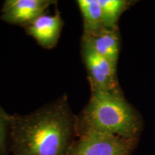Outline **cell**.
<instances>
[{
	"mask_svg": "<svg viewBox=\"0 0 155 155\" xmlns=\"http://www.w3.org/2000/svg\"><path fill=\"white\" fill-rule=\"evenodd\" d=\"M102 9L103 25L111 30H117V22L131 2L125 0H98Z\"/></svg>",
	"mask_w": 155,
	"mask_h": 155,
	"instance_id": "obj_9",
	"label": "cell"
},
{
	"mask_svg": "<svg viewBox=\"0 0 155 155\" xmlns=\"http://www.w3.org/2000/svg\"><path fill=\"white\" fill-rule=\"evenodd\" d=\"M77 3L83 17V31L104 27L102 9L98 0H78Z\"/></svg>",
	"mask_w": 155,
	"mask_h": 155,
	"instance_id": "obj_8",
	"label": "cell"
},
{
	"mask_svg": "<svg viewBox=\"0 0 155 155\" xmlns=\"http://www.w3.org/2000/svg\"><path fill=\"white\" fill-rule=\"evenodd\" d=\"M63 22L60 12L43 14L25 27L26 33L32 37L45 49L55 48L61 35Z\"/></svg>",
	"mask_w": 155,
	"mask_h": 155,
	"instance_id": "obj_7",
	"label": "cell"
},
{
	"mask_svg": "<svg viewBox=\"0 0 155 155\" xmlns=\"http://www.w3.org/2000/svg\"><path fill=\"white\" fill-rule=\"evenodd\" d=\"M55 3L54 0H6L0 18L8 24L25 27Z\"/></svg>",
	"mask_w": 155,
	"mask_h": 155,
	"instance_id": "obj_5",
	"label": "cell"
},
{
	"mask_svg": "<svg viewBox=\"0 0 155 155\" xmlns=\"http://www.w3.org/2000/svg\"><path fill=\"white\" fill-rule=\"evenodd\" d=\"M81 46L88 48L117 65L120 46L119 30L101 27L96 30L83 31Z\"/></svg>",
	"mask_w": 155,
	"mask_h": 155,
	"instance_id": "obj_6",
	"label": "cell"
},
{
	"mask_svg": "<svg viewBox=\"0 0 155 155\" xmlns=\"http://www.w3.org/2000/svg\"><path fill=\"white\" fill-rule=\"evenodd\" d=\"M11 114L0 106V155H8L9 152V129Z\"/></svg>",
	"mask_w": 155,
	"mask_h": 155,
	"instance_id": "obj_10",
	"label": "cell"
},
{
	"mask_svg": "<svg viewBox=\"0 0 155 155\" xmlns=\"http://www.w3.org/2000/svg\"><path fill=\"white\" fill-rule=\"evenodd\" d=\"M76 129L77 137L98 132L138 139L141 123L121 90L92 91L86 107L77 116Z\"/></svg>",
	"mask_w": 155,
	"mask_h": 155,
	"instance_id": "obj_2",
	"label": "cell"
},
{
	"mask_svg": "<svg viewBox=\"0 0 155 155\" xmlns=\"http://www.w3.org/2000/svg\"><path fill=\"white\" fill-rule=\"evenodd\" d=\"M137 139L109 134L84 133L78 136L68 155H131Z\"/></svg>",
	"mask_w": 155,
	"mask_h": 155,
	"instance_id": "obj_3",
	"label": "cell"
},
{
	"mask_svg": "<svg viewBox=\"0 0 155 155\" xmlns=\"http://www.w3.org/2000/svg\"><path fill=\"white\" fill-rule=\"evenodd\" d=\"M77 116L66 95L27 115L11 114L12 155H68L77 138Z\"/></svg>",
	"mask_w": 155,
	"mask_h": 155,
	"instance_id": "obj_1",
	"label": "cell"
},
{
	"mask_svg": "<svg viewBox=\"0 0 155 155\" xmlns=\"http://www.w3.org/2000/svg\"><path fill=\"white\" fill-rule=\"evenodd\" d=\"M81 54L88 73L91 91L121 90L116 76L115 63L83 46H81Z\"/></svg>",
	"mask_w": 155,
	"mask_h": 155,
	"instance_id": "obj_4",
	"label": "cell"
}]
</instances>
